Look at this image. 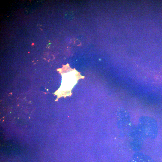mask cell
Masks as SVG:
<instances>
[{
  "instance_id": "obj_1",
  "label": "cell",
  "mask_w": 162,
  "mask_h": 162,
  "mask_svg": "<svg viewBox=\"0 0 162 162\" xmlns=\"http://www.w3.org/2000/svg\"><path fill=\"white\" fill-rule=\"evenodd\" d=\"M62 76V82L60 88L58 90L59 96H70L71 90L78 80L84 77L75 69H72L70 67L68 71L64 73Z\"/></svg>"
},
{
  "instance_id": "obj_2",
  "label": "cell",
  "mask_w": 162,
  "mask_h": 162,
  "mask_svg": "<svg viewBox=\"0 0 162 162\" xmlns=\"http://www.w3.org/2000/svg\"><path fill=\"white\" fill-rule=\"evenodd\" d=\"M132 162H154L151 158L145 156H136L134 157Z\"/></svg>"
}]
</instances>
